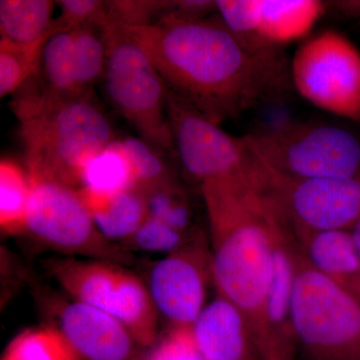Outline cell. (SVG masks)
<instances>
[{"label": "cell", "instance_id": "cell-15", "mask_svg": "<svg viewBox=\"0 0 360 360\" xmlns=\"http://www.w3.org/2000/svg\"><path fill=\"white\" fill-rule=\"evenodd\" d=\"M205 360H262L243 312L217 295L191 326Z\"/></svg>", "mask_w": 360, "mask_h": 360}, {"label": "cell", "instance_id": "cell-9", "mask_svg": "<svg viewBox=\"0 0 360 360\" xmlns=\"http://www.w3.org/2000/svg\"><path fill=\"white\" fill-rule=\"evenodd\" d=\"M30 177L25 233L68 255L112 262L125 260L122 251L97 229L79 189L58 180Z\"/></svg>", "mask_w": 360, "mask_h": 360}, {"label": "cell", "instance_id": "cell-1", "mask_svg": "<svg viewBox=\"0 0 360 360\" xmlns=\"http://www.w3.org/2000/svg\"><path fill=\"white\" fill-rule=\"evenodd\" d=\"M120 28L146 51L167 89L217 124L292 89L286 58L251 51L217 16Z\"/></svg>", "mask_w": 360, "mask_h": 360}, {"label": "cell", "instance_id": "cell-22", "mask_svg": "<svg viewBox=\"0 0 360 360\" xmlns=\"http://www.w3.org/2000/svg\"><path fill=\"white\" fill-rule=\"evenodd\" d=\"M101 193L135 188L131 161L122 141H112L90 158L82 172V187Z\"/></svg>", "mask_w": 360, "mask_h": 360}, {"label": "cell", "instance_id": "cell-20", "mask_svg": "<svg viewBox=\"0 0 360 360\" xmlns=\"http://www.w3.org/2000/svg\"><path fill=\"white\" fill-rule=\"evenodd\" d=\"M34 77L44 99L59 101L82 94L78 90L75 78L71 30L56 32L49 37Z\"/></svg>", "mask_w": 360, "mask_h": 360}, {"label": "cell", "instance_id": "cell-3", "mask_svg": "<svg viewBox=\"0 0 360 360\" xmlns=\"http://www.w3.org/2000/svg\"><path fill=\"white\" fill-rule=\"evenodd\" d=\"M26 169L80 189L90 158L115 141L110 120L91 91L49 101L30 86L14 99Z\"/></svg>", "mask_w": 360, "mask_h": 360}, {"label": "cell", "instance_id": "cell-19", "mask_svg": "<svg viewBox=\"0 0 360 360\" xmlns=\"http://www.w3.org/2000/svg\"><path fill=\"white\" fill-rule=\"evenodd\" d=\"M56 4L51 0H1L2 39L27 44L54 33L65 32L56 18L52 20Z\"/></svg>", "mask_w": 360, "mask_h": 360}, {"label": "cell", "instance_id": "cell-14", "mask_svg": "<svg viewBox=\"0 0 360 360\" xmlns=\"http://www.w3.org/2000/svg\"><path fill=\"white\" fill-rule=\"evenodd\" d=\"M56 319V328L78 360L136 359L141 347L112 315L72 300L58 307Z\"/></svg>", "mask_w": 360, "mask_h": 360}, {"label": "cell", "instance_id": "cell-17", "mask_svg": "<svg viewBox=\"0 0 360 360\" xmlns=\"http://www.w3.org/2000/svg\"><path fill=\"white\" fill-rule=\"evenodd\" d=\"M326 2L316 0H260L257 37L274 51L307 37L328 13Z\"/></svg>", "mask_w": 360, "mask_h": 360}, {"label": "cell", "instance_id": "cell-25", "mask_svg": "<svg viewBox=\"0 0 360 360\" xmlns=\"http://www.w3.org/2000/svg\"><path fill=\"white\" fill-rule=\"evenodd\" d=\"M53 35V34H52ZM52 35L21 44L0 37V96L15 94L39 71L42 51Z\"/></svg>", "mask_w": 360, "mask_h": 360}, {"label": "cell", "instance_id": "cell-30", "mask_svg": "<svg viewBox=\"0 0 360 360\" xmlns=\"http://www.w3.org/2000/svg\"><path fill=\"white\" fill-rule=\"evenodd\" d=\"M142 360H205L194 340L191 326H170L158 338Z\"/></svg>", "mask_w": 360, "mask_h": 360}, {"label": "cell", "instance_id": "cell-27", "mask_svg": "<svg viewBox=\"0 0 360 360\" xmlns=\"http://www.w3.org/2000/svg\"><path fill=\"white\" fill-rule=\"evenodd\" d=\"M144 195L150 217L187 236L198 231L193 224V206L182 184L160 187Z\"/></svg>", "mask_w": 360, "mask_h": 360}, {"label": "cell", "instance_id": "cell-23", "mask_svg": "<svg viewBox=\"0 0 360 360\" xmlns=\"http://www.w3.org/2000/svg\"><path fill=\"white\" fill-rule=\"evenodd\" d=\"M32 184L27 169L15 160L0 161V227L11 236L25 233Z\"/></svg>", "mask_w": 360, "mask_h": 360}, {"label": "cell", "instance_id": "cell-6", "mask_svg": "<svg viewBox=\"0 0 360 360\" xmlns=\"http://www.w3.org/2000/svg\"><path fill=\"white\" fill-rule=\"evenodd\" d=\"M104 91L113 108L151 146L175 155L167 111V89L136 41L111 26Z\"/></svg>", "mask_w": 360, "mask_h": 360}, {"label": "cell", "instance_id": "cell-2", "mask_svg": "<svg viewBox=\"0 0 360 360\" xmlns=\"http://www.w3.org/2000/svg\"><path fill=\"white\" fill-rule=\"evenodd\" d=\"M200 191L210 229L213 285L245 315L260 356L274 238L290 225L265 193L258 174L207 182Z\"/></svg>", "mask_w": 360, "mask_h": 360}, {"label": "cell", "instance_id": "cell-21", "mask_svg": "<svg viewBox=\"0 0 360 360\" xmlns=\"http://www.w3.org/2000/svg\"><path fill=\"white\" fill-rule=\"evenodd\" d=\"M111 26L108 23H90L71 30L75 78L80 94L91 91L103 79L110 49Z\"/></svg>", "mask_w": 360, "mask_h": 360}, {"label": "cell", "instance_id": "cell-33", "mask_svg": "<svg viewBox=\"0 0 360 360\" xmlns=\"http://www.w3.org/2000/svg\"><path fill=\"white\" fill-rule=\"evenodd\" d=\"M352 236H354L355 243H356L357 248L360 251V219L355 224L354 229H352Z\"/></svg>", "mask_w": 360, "mask_h": 360}, {"label": "cell", "instance_id": "cell-8", "mask_svg": "<svg viewBox=\"0 0 360 360\" xmlns=\"http://www.w3.org/2000/svg\"><path fill=\"white\" fill-rule=\"evenodd\" d=\"M292 89L315 108L360 122V53L335 30L303 40L290 63Z\"/></svg>", "mask_w": 360, "mask_h": 360}, {"label": "cell", "instance_id": "cell-5", "mask_svg": "<svg viewBox=\"0 0 360 360\" xmlns=\"http://www.w3.org/2000/svg\"><path fill=\"white\" fill-rule=\"evenodd\" d=\"M262 163L298 179L360 176V141L328 123L292 122L264 127L243 136Z\"/></svg>", "mask_w": 360, "mask_h": 360}, {"label": "cell", "instance_id": "cell-18", "mask_svg": "<svg viewBox=\"0 0 360 360\" xmlns=\"http://www.w3.org/2000/svg\"><path fill=\"white\" fill-rule=\"evenodd\" d=\"M79 191L97 229L111 243H127L148 217L146 195L137 188L116 193Z\"/></svg>", "mask_w": 360, "mask_h": 360}, {"label": "cell", "instance_id": "cell-12", "mask_svg": "<svg viewBox=\"0 0 360 360\" xmlns=\"http://www.w3.org/2000/svg\"><path fill=\"white\" fill-rule=\"evenodd\" d=\"M210 284V243L198 231L153 265L148 288L156 310L170 326H191L208 303Z\"/></svg>", "mask_w": 360, "mask_h": 360}, {"label": "cell", "instance_id": "cell-10", "mask_svg": "<svg viewBox=\"0 0 360 360\" xmlns=\"http://www.w3.org/2000/svg\"><path fill=\"white\" fill-rule=\"evenodd\" d=\"M167 111L175 155L198 184L257 174L260 161L243 137L227 134L167 89Z\"/></svg>", "mask_w": 360, "mask_h": 360}, {"label": "cell", "instance_id": "cell-31", "mask_svg": "<svg viewBox=\"0 0 360 360\" xmlns=\"http://www.w3.org/2000/svg\"><path fill=\"white\" fill-rule=\"evenodd\" d=\"M61 9L56 20L65 32L77 30L90 23H108L105 1L99 0H61L58 1Z\"/></svg>", "mask_w": 360, "mask_h": 360}, {"label": "cell", "instance_id": "cell-26", "mask_svg": "<svg viewBox=\"0 0 360 360\" xmlns=\"http://www.w3.org/2000/svg\"><path fill=\"white\" fill-rule=\"evenodd\" d=\"M1 360H78L56 328L26 329L7 345Z\"/></svg>", "mask_w": 360, "mask_h": 360}, {"label": "cell", "instance_id": "cell-13", "mask_svg": "<svg viewBox=\"0 0 360 360\" xmlns=\"http://www.w3.org/2000/svg\"><path fill=\"white\" fill-rule=\"evenodd\" d=\"M300 248L290 227L277 231L271 276L265 302V345L262 360H296L298 348L291 312L297 276Z\"/></svg>", "mask_w": 360, "mask_h": 360}, {"label": "cell", "instance_id": "cell-7", "mask_svg": "<svg viewBox=\"0 0 360 360\" xmlns=\"http://www.w3.org/2000/svg\"><path fill=\"white\" fill-rule=\"evenodd\" d=\"M51 276L72 300L103 310L122 322L141 347L158 340V312L148 285L112 262L60 258Z\"/></svg>", "mask_w": 360, "mask_h": 360}, {"label": "cell", "instance_id": "cell-29", "mask_svg": "<svg viewBox=\"0 0 360 360\" xmlns=\"http://www.w3.org/2000/svg\"><path fill=\"white\" fill-rule=\"evenodd\" d=\"M196 232L187 236L161 220L148 215L143 224L124 245L135 250L167 255L184 245Z\"/></svg>", "mask_w": 360, "mask_h": 360}, {"label": "cell", "instance_id": "cell-24", "mask_svg": "<svg viewBox=\"0 0 360 360\" xmlns=\"http://www.w3.org/2000/svg\"><path fill=\"white\" fill-rule=\"evenodd\" d=\"M123 146L131 161L135 176V188L143 193L160 187L181 184L170 155L151 146L141 137H125Z\"/></svg>", "mask_w": 360, "mask_h": 360}, {"label": "cell", "instance_id": "cell-4", "mask_svg": "<svg viewBox=\"0 0 360 360\" xmlns=\"http://www.w3.org/2000/svg\"><path fill=\"white\" fill-rule=\"evenodd\" d=\"M291 321L304 360H360V298L310 266L300 250Z\"/></svg>", "mask_w": 360, "mask_h": 360}, {"label": "cell", "instance_id": "cell-16", "mask_svg": "<svg viewBox=\"0 0 360 360\" xmlns=\"http://www.w3.org/2000/svg\"><path fill=\"white\" fill-rule=\"evenodd\" d=\"M295 240L310 266L360 298V251L352 231L303 233Z\"/></svg>", "mask_w": 360, "mask_h": 360}, {"label": "cell", "instance_id": "cell-32", "mask_svg": "<svg viewBox=\"0 0 360 360\" xmlns=\"http://www.w3.org/2000/svg\"><path fill=\"white\" fill-rule=\"evenodd\" d=\"M328 11H335L350 20H360V1H330L326 2Z\"/></svg>", "mask_w": 360, "mask_h": 360}, {"label": "cell", "instance_id": "cell-28", "mask_svg": "<svg viewBox=\"0 0 360 360\" xmlns=\"http://www.w3.org/2000/svg\"><path fill=\"white\" fill-rule=\"evenodd\" d=\"M167 0L105 1L106 20L116 27H146L158 25L165 13Z\"/></svg>", "mask_w": 360, "mask_h": 360}, {"label": "cell", "instance_id": "cell-11", "mask_svg": "<svg viewBox=\"0 0 360 360\" xmlns=\"http://www.w3.org/2000/svg\"><path fill=\"white\" fill-rule=\"evenodd\" d=\"M262 165V186L295 238L303 233L352 231L360 219V176L298 179Z\"/></svg>", "mask_w": 360, "mask_h": 360}]
</instances>
